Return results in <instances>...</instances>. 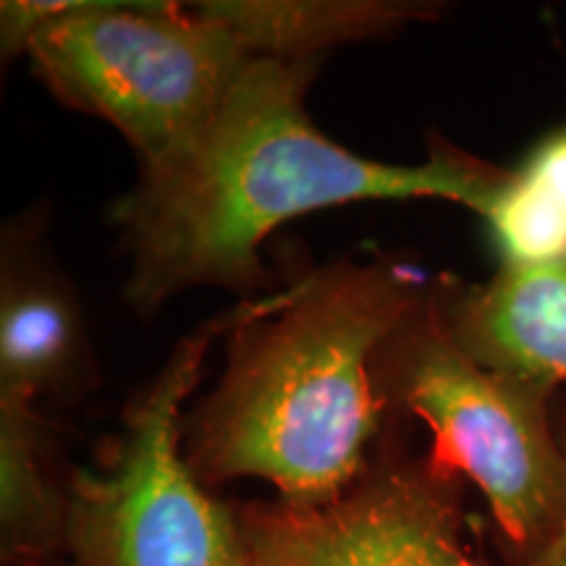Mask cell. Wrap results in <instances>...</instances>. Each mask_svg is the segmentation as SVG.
I'll return each instance as SVG.
<instances>
[{"label":"cell","mask_w":566,"mask_h":566,"mask_svg":"<svg viewBox=\"0 0 566 566\" xmlns=\"http://www.w3.org/2000/svg\"><path fill=\"white\" fill-rule=\"evenodd\" d=\"M373 378L388 415L428 424V457L480 488L516 558L556 533L566 512V449L548 415L554 388L478 363L451 331L443 281L386 338Z\"/></svg>","instance_id":"277c9868"},{"label":"cell","mask_w":566,"mask_h":566,"mask_svg":"<svg viewBox=\"0 0 566 566\" xmlns=\"http://www.w3.org/2000/svg\"><path fill=\"white\" fill-rule=\"evenodd\" d=\"M254 566H271V564H265V562H260V558H258V564H254Z\"/></svg>","instance_id":"5bb4252c"},{"label":"cell","mask_w":566,"mask_h":566,"mask_svg":"<svg viewBox=\"0 0 566 566\" xmlns=\"http://www.w3.org/2000/svg\"><path fill=\"white\" fill-rule=\"evenodd\" d=\"M562 438L566 449V422H564ZM512 566H566V512H564L562 525L556 527V533L551 535L541 548L533 551V554L516 558Z\"/></svg>","instance_id":"7c38bea8"},{"label":"cell","mask_w":566,"mask_h":566,"mask_svg":"<svg viewBox=\"0 0 566 566\" xmlns=\"http://www.w3.org/2000/svg\"><path fill=\"white\" fill-rule=\"evenodd\" d=\"M436 283L407 263L346 260L239 304L221 384L184 415L195 475L208 488L265 480L294 509L342 499L388 417L375 354Z\"/></svg>","instance_id":"7a4b0ae2"},{"label":"cell","mask_w":566,"mask_h":566,"mask_svg":"<svg viewBox=\"0 0 566 566\" xmlns=\"http://www.w3.org/2000/svg\"><path fill=\"white\" fill-rule=\"evenodd\" d=\"M97 388V359L71 281L32 223H13L0 254V396L80 401Z\"/></svg>","instance_id":"52a82bcc"},{"label":"cell","mask_w":566,"mask_h":566,"mask_svg":"<svg viewBox=\"0 0 566 566\" xmlns=\"http://www.w3.org/2000/svg\"><path fill=\"white\" fill-rule=\"evenodd\" d=\"M40 566H69L66 562H53V564H40Z\"/></svg>","instance_id":"4fadbf2b"},{"label":"cell","mask_w":566,"mask_h":566,"mask_svg":"<svg viewBox=\"0 0 566 566\" xmlns=\"http://www.w3.org/2000/svg\"><path fill=\"white\" fill-rule=\"evenodd\" d=\"M71 472L59 470L34 405L0 396V556L40 566L66 556Z\"/></svg>","instance_id":"9c48e42d"},{"label":"cell","mask_w":566,"mask_h":566,"mask_svg":"<svg viewBox=\"0 0 566 566\" xmlns=\"http://www.w3.org/2000/svg\"><path fill=\"white\" fill-rule=\"evenodd\" d=\"M451 331L478 363L556 388L566 380V258L501 265L483 283L443 281Z\"/></svg>","instance_id":"ba28073f"},{"label":"cell","mask_w":566,"mask_h":566,"mask_svg":"<svg viewBox=\"0 0 566 566\" xmlns=\"http://www.w3.org/2000/svg\"><path fill=\"white\" fill-rule=\"evenodd\" d=\"M0 42L69 108L122 132L139 168L200 137L252 59L202 3L163 0H6Z\"/></svg>","instance_id":"3957f363"},{"label":"cell","mask_w":566,"mask_h":566,"mask_svg":"<svg viewBox=\"0 0 566 566\" xmlns=\"http://www.w3.org/2000/svg\"><path fill=\"white\" fill-rule=\"evenodd\" d=\"M317 61L250 59L212 122L174 158L139 168L113 208L132 271L126 300L155 313L189 289L265 286L260 247L294 218L373 200H446L480 218L506 168L436 145L422 163L346 150L304 108Z\"/></svg>","instance_id":"6da1fadb"},{"label":"cell","mask_w":566,"mask_h":566,"mask_svg":"<svg viewBox=\"0 0 566 566\" xmlns=\"http://www.w3.org/2000/svg\"><path fill=\"white\" fill-rule=\"evenodd\" d=\"M202 9L237 34L252 59L317 61L325 48L384 38L433 17L407 0H202Z\"/></svg>","instance_id":"30bf717a"},{"label":"cell","mask_w":566,"mask_h":566,"mask_svg":"<svg viewBox=\"0 0 566 566\" xmlns=\"http://www.w3.org/2000/svg\"><path fill=\"white\" fill-rule=\"evenodd\" d=\"M516 174L543 202L566 216V126L537 142Z\"/></svg>","instance_id":"8fae6325"},{"label":"cell","mask_w":566,"mask_h":566,"mask_svg":"<svg viewBox=\"0 0 566 566\" xmlns=\"http://www.w3.org/2000/svg\"><path fill=\"white\" fill-rule=\"evenodd\" d=\"M239 512L271 566H480L464 541L462 478L386 443L334 504L252 501Z\"/></svg>","instance_id":"8992f818"},{"label":"cell","mask_w":566,"mask_h":566,"mask_svg":"<svg viewBox=\"0 0 566 566\" xmlns=\"http://www.w3.org/2000/svg\"><path fill=\"white\" fill-rule=\"evenodd\" d=\"M223 313L174 346L160 373L124 409L122 433L92 467L71 470L69 566H254L242 512L195 475L184 457V407Z\"/></svg>","instance_id":"5b68a950"}]
</instances>
